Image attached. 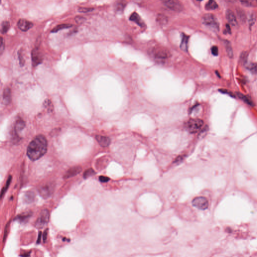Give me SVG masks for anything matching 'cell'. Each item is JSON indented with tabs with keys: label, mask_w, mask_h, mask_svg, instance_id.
<instances>
[{
	"label": "cell",
	"mask_w": 257,
	"mask_h": 257,
	"mask_svg": "<svg viewBox=\"0 0 257 257\" xmlns=\"http://www.w3.org/2000/svg\"><path fill=\"white\" fill-rule=\"evenodd\" d=\"M47 150V140L43 135H39L29 144L27 154L30 159L36 161L43 156Z\"/></svg>",
	"instance_id": "6da1fadb"
},
{
	"label": "cell",
	"mask_w": 257,
	"mask_h": 257,
	"mask_svg": "<svg viewBox=\"0 0 257 257\" xmlns=\"http://www.w3.org/2000/svg\"><path fill=\"white\" fill-rule=\"evenodd\" d=\"M203 23L207 26L212 31L218 32L219 31V23L216 17L212 14H206L203 17Z\"/></svg>",
	"instance_id": "7a4b0ae2"
},
{
	"label": "cell",
	"mask_w": 257,
	"mask_h": 257,
	"mask_svg": "<svg viewBox=\"0 0 257 257\" xmlns=\"http://www.w3.org/2000/svg\"><path fill=\"white\" fill-rule=\"evenodd\" d=\"M203 125V120L199 119H191L186 123L187 129L190 133H196L201 130Z\"/></svg>",
	"instance_id": "3957f363"
},
{
	"label": "cell",
	"mask_w": 257,
	"mask_h": 257,
	"mask_svg": "<svg viewBox=\"0 0 257 257\" xmlns=\"http://www.w3.org/2000/svg\"><path fill=\"white\" fill-rule=\"evenodd\" d=\"M50 217V214L48 210L44 209L40 212V215L36 220L35 226L37 228H43L48 223Z\"/></svg>",
	"instance_id": "277c9868"
},
{
	"label": "cell",
	"mask_w": 257,
	"mask_h": 257,
	"mask_svg": "<svg viewBox=\"0 0 257 257\" xmlns=\"http://www.w3.org/2000/svg\"><path fill=\"white\" fill-rule=\"evenodd\" d=\"M31 59L33 66H36L40 64L43 60V55L37 46L32 50Z\"/></svg>",
	"instance_id": "5b68a950"
},
{
	"label": "cell",
	"mask_w": 257,
	"mask_h": 257,
	"mask_svg": "<svg viewBox=\"0 0 257 257\" xmlns=\"http://www.w3.org/2000/svg\"><path fill=\"white\" fill-rule=\"evenodd\" d=\"M193 207L200 210H205L208 207V201L205 197L199 196L194 198L192 201Z\"/></svg>",
	"instance_id": "8992f818"
},
{
	"label": "cell",
	"mask_w": 257,
	"mask_h": 257,
	"mask_svg": "<svg viewBox=\"0 0 257 257\" xmlns=\"http://www.w3.org/2000/svg\"><path fill=\"white\" fill-rule=\"evenodd\" d=\"M152 53L154 57L161 59H167L171 55L168 50L163 47H155L153 49Z\"/></svg>",
	"instance_id": "52a82bcc"
},
{
	"label": "cell",
	"mask_w": 257,
	"mask_h": 257,
	"mask_svg": "<svg viewBox=\"0 0 257 257\" xmlns=\"http://www.w3.org/2000/svg\"><path fill=\"white\" fill-rule=\"evenodd\" d=\"M163 4L166 7L168 8L169 9L177 12L182 11L183 9V5L181 2H179L178 1H175V0L165 1H163Z\"/></svg>",
	"instance_id": "ba28073f"
},
{
	"label": "cell",
	"mask_w": 257,
	"mask_h": 257,
	"mask_svg": "<svg viewBox=\"0 0 257 257\" xmlns=\"http://www.w3.org/2000/svg\"><path fill=\"white\" fill-rule=\"evenodd\" d=\"M53 188L54 187L52 184H48L41 187L39 191L42 197L45 199H46L47 198H49L52 194Z\"/></svg>",
	"instance_id": "9c48e42d"
},
{
	"label": "cell",
	"mask_w": 257,
	"mask_h": 257,
	"mask_svg": "<svg viewBox=\"0 0 257 257\" xmlns=\"http://www.w3.org/2000/svg\"><path fill=\"white\" fill-rule=\"evenodd\" d=\"M17 25L21 30L25 32L32 27L33 24L25 19H20L18 21Z\"/></svg>",
	"instance_id": "30bf717a"
},
{
	"label": "cell",
	"mask_w": 257,
	"mask_h": 257,
	"mask_svg": "<svg viewBox=\"0 0 257 257\" xmlns=\"http://www.w3.org/2000/svg\"><path fill=\"white\" fill-rule=\"evenodd\" d=\"M226 17L230 25L233 26H237V18L234 12L230 10H227L226 12Z\"/></svg>",
	"instance_id": "8fae6325"
},
{
	"label": "cell",
	"mask_w": 257,
	"mask_h": 257,
	"mask_svg": "<svg viewBox=\"0 0 257 257\" xmlns=\"http://www.w3.org/2000/svg\"><path fill=\"white\" fill-rule=\"evenodd\" d=\"M82 167L80 166L73 167L68 170L66 173H65L64 176V178L65 179L72 177L76 175L77 174H79L80 172L82 171Z\"/></svg>",
	"instance_id": "7c38bea8"
},
{
	"label": "cell",
	"mask_w": 257,
	"mask_h": 257,
	"mask_svg": "<svg viewBox=\"0 0 257 257\" xmlns=\"http://www.w3.org/2000/svg\"><path fill=\"white\" fill-rule=\"evenodd\" d=\"M12 100L11 89L9 87L4 89L3 92V103L4 105H8L11 103Z\"/></svg>",
	"instance_id": "4fadbf2b"
},
{
	"label": "cell",
	"mask_w": 257,
	"mask_h": 257,
	"mask_svg": "<svg viewBox=\"0 0 257 257\" xmlns=\"http://www.w3.org/2000/svg\"><path fill=\"white\" fill-rule=\"evenodd\" d=\"M96 138L97 141L98 142L100 145L102 147H108L110 144V139L107 137L98 135L96 137Z\"/></svg>",
	"instance_id": "5bb4252c"
},
{
	"label": "cell",
	"mask_w": 257,
	"mask_h": 257,
	"mask_svg": "<svg viewBox=\"0 0 257 257\" xmlns=\"http://www.w3.org/2000/svg\"><path fill=\"white\" fill-rule=\"evenodd\" d=\"M130 20L131 21H132L133 22H135L136 24H137L138 25H139L140 27H144L145 26V23L143 22V20H142L141 17L139 16V15L136 13H134L132 14L130 17Z\"/></svg>",
	"instance_id": "9a60e30c"
},
{
	"label": "cell",
	"mask_w": 257,
	"mask_h": 257,
	"mask_svg": "<svg viewBox=\"0 0 257 257\" xmlns=\"http://www.w3.org/2000/svg\"><path fill=\"white\" fill-rule=\"evenodd\" d=\"M189 38V37L187 36L186 35L184 34H182V39L180 47L182 50L184 51L185 52H187L188 50Z\"/></svg>",
	"instance_id": "2e32d148"
},
{
	"label": "cell",
	"mask_w": 257,
	"mask_h": 257,
	"mask_svg": "<svg viewBox=\"0 0 257 257\" xmlns=\"http://www.w3.org/2000/svg\"><path fill=\"white\" fill-rule=\"evenodd\" d=\"M236 94L238 98H240L241 100H243V101H244L245 103L248 104V105L252 106V107H254L255 105L253 101H252V100L250 97L245 96L244 94H242L239 92H236Z\"/></svg>",
	"instance_id": "e0dca14e"
},
{
	"label": "cell",
	"mask_w": 257,
	"mask_h": 257,
	"mask_svg": "<svg viewBox=\"0 0 257 257\" xmlns=\"http://www.w3.org/2000/svg\"><path fill=\"white\" fill-rule=\"evenodd\" d=\"M225 45L226 48V52L228 54V57L230 58H233L234 57V52L232 48V45L228 40H225Z\"/></svg>",
	"instance_id": "ac0fdd59"
},
{
	"label": "cell",
	"mask_w": 257,
	"mask_h": 257,
	"mask_svg": "<svg viewBox=\"0 0 257 257\" xmlns=\"http://www.w3.org/2000/svg\"><path fill=\"white\" fill-rule=\"evenodd\" d=\"M72 26H73L72 24H59V25H58L55 26V27L53 28V29L51 31V32H57L58 31H60L61 30L64 29H67V28L71 27Z\"/></svg>",
	"instance_id": "d6986e66"
},
{
	"label": "cell",
	"mask_w": 257,
	"mask_h": 257,
	"mask_svg": "<svg viewBox=\"0 0 257 257\" xmlns=\"http://www.w3.org/2000/svg\"><path fill=\"white\" fill-rule=\"evenodd\" d=\"M218 8V5L216 2L214 1L210 0L208 2H207L205 5V9L207 10H216Z\"/></svg>",
	"instance_id": "ffe728a7"
},
{
	"label": "cell",
	"mask_w": 257,
	"mask_h": 257,
	"mask_svg": "<svg viewBox=\"0 0 257 257\" xmlns=\"http://www.w3.org/2000/svg\"><path fill=\"white\" fill-rule=\"evenodd\" d=\"M241 3L243 6H244L245 7H257V0L241 1Z\"/></svg>",
	"instance_id": "44dd1931"
},
{
	"label": "cell",
	"mask_w": 257,
	"mask_h": 257,
	"mask_svg": "<svg viewBox=\"0 0 257 257\" xmlns=\"http://www.w3.org/2000/svg\"><path fill=\"white\" fill-rule=\"evenodd\" d=\"M157 21L158 23L160 25H165L167 23L168 19H167L166 17L164 16V15L159 14L158 15Z\"/></svg>",
	"instance_id": "7402d4cb"
},
{
	"label": "cell",
	"mask_w": 257,
	"mask_h": 257,
	"mask_svg": "<svg viewBox=\"0 0 257 257\" xmlns=\"http://www.w3.org/2000/svg\"><path fill=\"white\" fill-rule=\"evenodd\" d=\"M10 27V24L9 21H3L1 23V32L2 34H5L7 32L8 30L9 29Z\"/></svg>",
	"instance_id": "603a6c76"
},
{
	"label": "cell",
	"mask_w": 257,
	"mask_h": 257,
	"mask_svg": "<svg viewBox=\"0 0 257 257\" xmlns=\"http://www.w3.org/2000/svg\"><path fill=\"white\" fill-rule=\"evenodd\" d=\"M35 198V194L32 191H28L26 193L25 200L28 203H31L33 201Z\"/></svg>",
	"instance_id": "cb8c5ba5"
},
{
	"label": "cell",
	"mask_w": 257,
	"mask_h": 257,
	"mask_svg": "<svg viewBox=\"0 0 257 257\" xmlns=\"http://www.w3.org/2000/svg\"><path fill=\"white\" fill-rule=\"evenodd\" d=\"M24 127H25V122L22 119H19L17 121L15 125V131L16 132L22 130Z\"/></svg>",
	"instance_id": "d4e9b609"
},
{
	"label": "cell",
	"mask_w": 257,
	"mask_h": 257,
	"mask_svg": "<svg viewBox=\"0 0 257 257\" xmlns=\"http://www.w3.org/2000/svg\"><path fill=\"white\" fill-rule=\"evenodd\" d=\"M256 19H257L256 14L254 12H253L251 13V14L250 15V18L249 20V24L250 27H251L252 26L254 25V24L255 23Z\"/></svg>",
	"instance_id": "484cf974"
},
{
	"label": "cell",
	"mask_w": 257,
	"mask_h": 257,
	"mask_svg": "<svg viewBox=\"0 0 257 257\" xmlns=\"http://www.w3.org/2000/svg\"><path fill=\"white\" fill-rule=\"evenodd\" d=\"M11 180H12V177H11V176H10L9 178H8L7 181V182L6 183L5 186V187H4V188L2 189V192H1V198H2V196H3L4 193H5L6 191H7L8 188L9 186L10 183H11Z\"/></svg>",
	"instance_id": "4316f807"
},
{
	"label": "cell",
	"mask_w": 257,
	"mask_h": 257,
	"mask_svg": "<svg viewBox=\"0 0 257 257\" xmlns=\"http://www.w3.org/2000/svg\"><path fill=\"white\" fill-rule=\"evenodd\" d=\"M237 11L238 18L242 21L244 22V21L246 20V15L244 14V12L241 9L237 10Z\"/></svg>",
	"instance_id": "83f0119b"
},
{
	"label": "cell",
	"mask_w": 257,
	"mask_h": 257,
	"mask_svg": "<svg viewBox=\"0 0 257 257\" xmlns=\"http://www.w3.org/2000/svg\"><path fill=\"white\" fill-rule=\"evenodd\" d=\"M94 174H95V172H94V170H93L92 169H89L86 170L85 172L84 173L83 177L86 179V178L90 177L91 176L94 175Z\"/></svg>",
	"instance_id": "f1b7e54d"
},
{
	"label": "cell",
	"mask_w": 257,
	"mask_h": 257,
	"mask_svg": "<svg viewBox=\"0 0 257 257\" xmlns=\"http://www.w3.org/2000/svg\"><path fill=\"white\" fill-rule=\"evenodd\" d=\"M249 69L252 73H257V64H251L248 66Z\"/></svg>",
	"instance_id": "f546056e"
},
{
	"label": "cell",
	"mask_w": 257,
	"mask_h": 257,
	"mask_svg": "<svg viewBox=\"0 0 257 257\" xmlns=\"http://www.w3.org/2000/svg\"><path fill=\"white\" fill-rule=\"evenodd\" d=\"M30 216H31V214H29V213L26 214H21L20 216H19L17 217V219L19 220V221H25L26 219H28Z\"/></svg>",
	"instance_id": "4dcf8cb0"
},
{
	"label": "cell",
	"mask_w": 257,
	"mask_h": 257,
	"mask_svg": "<svg viewBox=\"0 0 257 257\" xmlns=\"http://www.w3.org/2000/svg\"><path fill=\"white\" fill-rule=\"evenodd\" d=\"M94 10L93 8L80 7L78 8V11L80 13H87Z\"/></svg>",
	"instance_id": "1f68e13d"
},
{
	"label": "cell",
	"mask_w": 257,
	"mask_h": 257,
	"mask_svg": "<svg viewBox=\"0 0 257 257\" xmlns=\"http://www.w3.org/2000/svg\"><path fill=\"white\" fill-rule=\"evenodd\" d=\"M44 105H45V107L47 108L48 110H52V105L50 101L49 100H46L44 102Z\"/></svg>",
	"instance_id": "d6a6232c"
},
{
	"label": "cell",
	"mask_w": 257,
	"mask_h": 257,
	"mask_svg": "<svg viewBox=\"0 0 257 257\" xmlns=\"http://www.w3.org/2000/svg\"><path fill=\"white\" fill-rule=\"evenodd\" d=\"M5 41L4 39L1 37V45H0V53L1 55L2 54V53L4 52L5 50Z\"/></svg>",
	"instance_id": "836d02e7"
},
{
	"label": "cell",
	"mask_w": 257,
	"mask_h": 257,
	"mask_svg": "<svg viewBox=\"0 0 257 257\" xmlns=\"http://www.w3.org/2000/svg\"><path fill=\"white\" fill-rule=\"evenodd\" d=\"M85 17L82 16H78L75 18V20L76 21L77 23L82 24L85 21Z\"/></svg>",
	"instance_id": "e575fe53"
},
{
	"label": "cell",
	"mask_w": 257,
	"mask_h": 257,
	"mask_svg": "<svg viewBox=\"0 0 257 257\" xmlns=\"http://www.w3.org/2000/svg\"><path fill=\"white\" fill-rule=\"evenodd\" d=\"M247 56H248V54H247V53L246 52H243L241 55V59H241V62H242L243 64H246L247 60Z\"/></svg>",
	"instance_id": "d590c367"
},
{
	"label": "cell",
	"mask_w": 257,
	"mask_h": 257,
	"mask_svg": "<svg viewBox=\"0 0 257 257\" xmlns=\"http://www.w3.org/2000/svg\"><path fill=\"white\" fill-rule=\"evenodd\" d=\"M18 55L19 64H20V65H21V66H23V65H24L25 61H24L23 57V56H22V53L20 52V51H19L18 53Z\"/></svg>",
	"instance_id": "8d00e7d4"
},
{
	"label": "cell",
	"mask_w": 257,
	"mask_h": 257,
	"mask_svg": "<svg viewBox=\"0 0 257 257\" xmlns=\"http://www.w3.org/2000/svg\"><path fill=\"white\" fill-rule=\"evenodd\" d=\"M212 53L214 56H217L219 55V48L216 46H214L212 47Z\"/></svg>",
	"instance_id": "74e56055"
},
{
	"label": "cell",
	"mask_w": 257,
	"mask_h": 257,
	"mask_svg": "<svg viewBox=\"0 0 257 257\" xmlns=\"http://www.w3.org/2000/svg\"><path fill=\"white\" fill-rule=\"evenodd\" d=\"M9 223H8L7 225H6V226L5 228V230H4V237H3V242H5V241L6 240V239L7 238V237L8 234V230H9Z\"/></svg>",
	"instance_id": "f35d334b"
},
{
	"label": "cell",
	"mask_w": 257,
	"mask_h": 257,
	"mask_svg": "<svg viewBox=\"0 0 257 257\" xmlns=\"http://www.w3.org/2000/svg\"><path fill=\"white\" fill-rule=\"evenodd\" d=\"M219 91L221 92V93H223V94H228V95H230V96H232V97H234L235 98V96H234V94H232V92H230L229 91H228V90H226V89H219Z\"/></svg>",
	"instance_id": "ab89813d"
},
{
	"label": "cell",
	"mask_w": 257,
	"mask_h": 257,
	"mask_svg": "<svg viewBox=\"0 0 257 257\" xmlns=\"http://www.w3.org/2000/svg\"><path fill=\"white\" fill-rule=\"evenodd\" d=\"M99 179H100V181L101 182L105 183V182H107L108 181H109L110 178L109 177H106V176H100V177H99Z\"/></svg>",
	"instance_id": "60d3db41"
},
{
	"label": "cell",
	"mask_w": 257,
	"mask_h": 257,
	"mask_svg": "<svg viewBox=\"0 0 257 257\" xmlns=\"http://www.w3.org/2000/svg\"><path fill=\"white\" fill-rule=\"evenodd\" d=\"M225 33H228V34H230L231 33V29L230 27V26L229 24H227L226 26V30H225Z\"/></svg>",
	"instance_id": "b9f144b4"
},
{
	"label": "cell",
	"mask_w": 257,
	"mask_h": 257,
	"mask_svg": "<svg viewBox=\"0 0 257 257\" xmlns=\"http://www.w3.org/2000/svg\"><path fill=\"white\" fill-rule=\"evenodd\" d=\"M47 230H46L45 232H44L43 235V240L44 242H45L47 239Z\"/></svg>",
	"instance_id": "7bdbcfd3"
},
{
	"label": "cell",
	"mask_w": 257,
	"mask_h": 257,
	"mask_svg": "<svg viewBox=\"0 0 257 257\" xmlns=\"http://www.w3.org/2000/svg\"><path fill=\"white\" fill-rule=\"evenodd\" d=\"M182 159H183V157H181V156H179L177 158H176L175 162V163H178V162H179V161H180V160H182Z\"/></svg>",
	"instance_id": "ee69618b"
},
{
	"label": "cell",
	"mask_w": 257,
	"mask_h": 257,
	"mask_svg": "<svg viewBox=\"0 0 257 257\" xmlns=\"http://www.w3.org/2000/svg\"><path fill=\"white\" fill-rule=\"evenodd\" d=\"M41 233H39V235H38V240H37V243H39L40 242V240H41Z\"/></svg>",
	"instance_id": "f6af8a7d"
},
{
	"label": "cell",
	"mask_w": 257,
	"mask_h": 257,
	"mask_svg": "<svg viewBox=\"0 0 257 257\" xmlns=\"http://www.w3.org/2000/svg\"><path fill=\"white\" fill-rule=\"evenodd\" d=\"M29 255H30V254H27V255H26L25 254H24L22 256V257H29Z\"/></svg>",
	"instance_id": "bcb514c9"
}]
</instances>
